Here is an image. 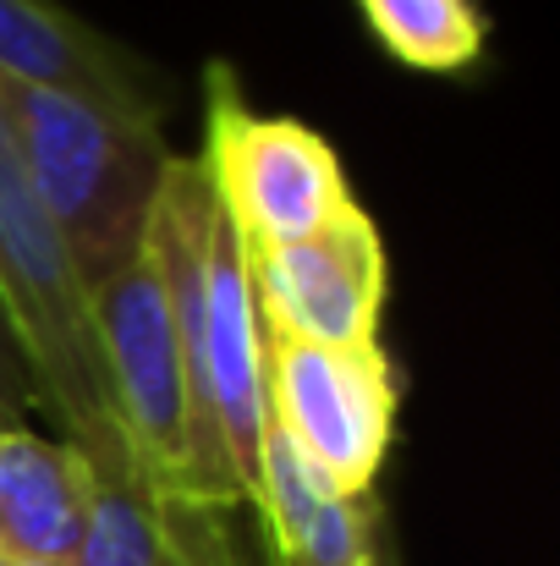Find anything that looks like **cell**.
Returning <instances> with one entry per match:
<instances>
[{
    "instance_id": "1",
    "label": "cell",
    "mask_w": 560,
    "mask_h": 566,
    "mask_svg": "<svg viewBox=\"0 0 560 566\" xmlns=\"http://www.w3.org/2000/svg\"><path fill=\"white\" fill-rule=\"evenodd\" d=\"M0 127L83 286H99L144 242L160 177L171 166L166 127L11 72H0Z\"/></svg>"
},
{
    "instance_id": "2",
    "label": "cell",
    "mask_w": 560,
    "mask_h": 566,
    "mask_svg": "<svg viewBox=\"0 0 560 566\" xmlns=\"http://www.w3.org/2000/svg\"><path fill=\"white\" fill-rule=\"evenodd\" d=\"M0 325L33 379V401L61 440L94 468H133L110 418L88 325V286L44 214L6 127H0Z\"/></svg>"
},
{
    "instance_id": "3",
    "label": "cell",
    "mask_w": 560,
    "mask_h": 566,
    "mask_svg": "<svg viewBox=\"0 0 560 566\" xmlns=\"http://www.w3.org/2000/svg\"><path fill=\"white\" fill-rule=\"evenodd\" d=\"M88 325H94V353H99V385H105L133 473L160 501H225L198 446L177 314H171V292H166L149 237L99 286H88Z\"/></svg>"
},
{
    "instance_id": "4",
    "label": "cell",
    "mask_w": 560,
    "mask_h": 566,
    "mask_svg": "<svg viewBox=\"0 0 560 566\" xmlns=\"http://www.w3.org/2000/svg\"><path fill=\"white\" fill-rule=\"evenodd\" d=\"M198 160L253 253L303 242L319 226H330L341 209L358 203L330 138L297 116H253L225 61L203 66Z\"/></svg>"
},
{
    "instance_id": "5",
    "label": "cell",
    "mask_w": 560,
    "mask_h": 566,
    "mask_svg": "<svg viewBox=\"0 0 560 566\" xmlns=\"http://www.w3.org/2000/svg\"><path fill=\"white\" fill-rule=\"evenodd\" d=\"M270 418L336 495H373L401 418V379L384 342L308 347L270 336Z\"/></svg>"
},
{
    "instance_id": "6",
    "label": "cell",
    "mask_w": 560,
    "mask_h": 566,
    "mask_svg": "<svg viewBox=\"0 0 560 566\" xmlns=\"http://www.w3.org/2000/svg\"><path fill=\"white\" fill-rule=\"evenodd\" d=\"M192 314H198V364H203V401L236 479V495L253 501L258 446L270 429V325L258 314L247 242L225 214L220 192L209 182L203 242L192 264Z\"/></svg>"
},
{
    "instance_id": "7",
    "label": "cell",
    "mask_w": 560,
    "mask_h": 566,
    "mask_svg": "<svg viewBox=\"0 0 560 566\" xmlns=\"http://www.w3.org/2000/svg\"><path fill=\"white\" fill-rule=\"evenodd\" d=\"M258 314L270 336L308 347H369L379 342V314L390 297L384 237L363 203L341 209L303 242L247 248Z\"/></svg>"
},
{
    "instance_id": "8",
    "label": "cell",
    "mask_w": 560,
    "mask_h": 566,
    "mask_svg": "<svg viewBox=\"0 0 560 566\" xmlns=\"http://www.w3.org/2000/svg\"><path fill=\"white\" fill-rule=\"evenodd\" d=\"M0 72L88 94L121 116H144L160 127L171 111L166 83L144 55L55 0H0Z\"/></svg>"
},
{
    "instance_id": "9",
    "label": "cell",
    "mask_w": 560,
    "mask_h": 566,
    "mask_svg": "<svg viewBox=\"0 0 560 566\" xmlns=\"http://www.w3.org/2000/svg\"><path fill=\"white\" fill-rule=\"evenodd\" d=\"M88 512V462L33 423L0 429V551L33 566H66Z\"/></svg>"
},
{
    "instance_id": "10",
    "label": "cell",
    "mask_w": 560,
    "mask_h": 566,
    "mask_svg": "<svg viewBox=\"0 0 560 566\" xmlns=\"http://www.w3.org/2000/svg\"><path fill=\"white\" fill-rule=\"evenodd\" d=\"M358 11L373 44L412 72H473L489 44V17L478 0H358Z\"/></svg>"
},
{
    "instance_id": "11",
    "label": "cell",
    "mask_w": 560,
    "mask_h": 566,
    "mask_svg": "<svg viewBox=\"0 0 560 566\" xmlns=\"http://www.w3.org/2000/svg\"><path fill=\"white\" fill-rule=\"evenodd\" d=\"M66 566H166L160 495L133 468L88 462V512Z\"/></svg>"
},
{
    "instance_id": "12",
    "label": "cell",
    "mask_w": 560,
    "mask_h": 566,
    "mask_svg": "<svg viewBox=\"0 0 560 566\" xmlns=\"http://www.w3.org/2000/svg\"><path fill=\"white\" fill-rule=\"evenodd\" d=\"M166 566H270L253 506L225 501H160Z\"/></svg>"
},
{
    "instance_id": "13",
    "label": "cell",
    "mask_w": 560,
    "mask_h": 566,
    "mask_svg": "<svg viewBox=\"0 0 560 566\" xmlns=\"http://www.w3.org/2000/svg\"><path fill=\"white\" fill-rule=\"evenodd\" d=\"M33 407H39V401H33V379H28L17 347H11V336H6V325H0V429L28 423Z\"/></svg>"
},
{
    "instance_id": "14",
    "label": "cell",
    "mask_w": 560,
    "mask_h": 566,
    "mask_svg": "<svg viewBox=\"0 0 560 566\" xmlns=\"http://www.w3.org/2000/svg\"><path fill=\"white\" fill-rule=\"evenodd\" d=\"M373 566H401V556H395V539H390V545L379 551V562H373Z\"/></svg>"
},
{
    "instance_id": "15",
    "label": "cell",
    "mask_w": 560,
    "mask_h": 566,
    "mask_svg": "<svg viewBox=\"0 0 560 566\" xmlns=\"http://www.w3.org/2000/svg\"><path fill=\"white\" fill-rule=\"evenodd\" d=\"M0 566H33V562H17V556H6V551H0Z\"/></svg>"
}]
</instances>
